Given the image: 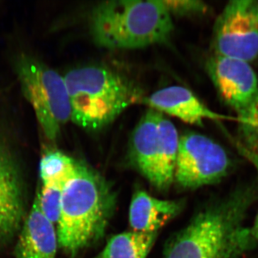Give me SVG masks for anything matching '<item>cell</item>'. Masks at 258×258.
I'll return each mask as SVG.
<instances>
[{
    "label": "cell",
    "mask_w": 258,
    "mask_h": 258,
    "mask_svg": "<svg viewBox=\"0 0 258 258\" xmlns=\"http://www.w3.org/2000/svg\"><path fill=\"white\" fill-rule=\"evenodd\" d=\"M164 5L172 15H192L205 13L208 7L198 0H163Z\"/></svg>",
    "instance_id": "18"
},
{
    "label": "cell",
    "mask_w": 258,
    "mask_h": 258,
    "mask_svg": "<svg viewBox=\"0 0 258 258\" xmlns=\"http://www.w3.org/2000/svg\"><path fill=\"white\" fill-rule=\"evenodd\" d=\"M157 232H123L112 237L95 258H146L157 237Z\"/></svg>",
    "instance_id": "13"
},
{
    "label": "cell",
    "mask_w": 258,
    "mask_h": 258,
    "mask_svg": "<svg viewBox=\"0 0 258 258\" xmlns=\"http://www.w3.org/2000/svg\"><path fill=\"white\" fill-rule=\"evenodd\" d=\"M115 204L106 180L79 161L74 177L64 186L57 221L58 244L71 254L103 237Z\"/></svg>",
    "instance_id": "3"
},
{
    "label": "cell",
    "mask_w": 258,
    "mask_h": 258,
    "mask_svg": "<svg viewBox=\"0 0 258 258\" xmlns=\"http://www.w3.org/2000/svg\"><path fill=\"white\" fill-rule=\"evenodd\" d=\"M181 205L172 200H159L144 191L134 194L129 209V222L134 231L157 232L178 215Z\"/></svg>",
    "instance_id": "12"
},
{
    "label": "cell",
    "mask_w": 258,
    "mask_h": 258,
    "mask_svg": "<svg viewBox=\"0 0 258 258\" xmlns=\"http://www.w3.org/2000/svg\"><path fill=\"white\" fill-rule=\"evenodd\" d=\"M257 16H258V3H257Z\"/></svg>",
    "instance_id": "22"
},
{
    "label": "cell",
    "mask_w": 258,
    "mask_h": 258,
    "mask_svg": "<svg viewBox=\"0 0 258 258\" xmlns=\"http://www.w3.org/2000/svg\"><path fill=\"white\" fill-rule=\"evenodd\" d=\"M62 192V189L44 186L37 192L42 212L54 225L60 217Z\"/></svg>",
    "instance_id": "17"
},
{
    "label": "cell",
    "mask_w": 258,
    "mask_h": 258,
    "mask_svg": "<svg viewBox=\"0 0 258 258\" xmlns=\"http://www.w3.org/2000/svg\"><path fill=\"white\" fill-rule=\"evenodd\" d=\"M232 161L225 149L208 137L196 133L180 137L174 180L186 189L215 184L230 172Z\"/></svg>",
    "instance_id": "6"
},
{
    "label": "cell",
    "mask_w": 258,
    "mask_h": 258,
    "mask_svg": "<svg viewBox=\"0 0 258 258\" xmlns=\"http://www.w3.org/2000/svg\"><path fill=\"white\" fill-rule=\"evenodd\" d=\"M0 131V197L22 198L20 166L6 134Z\"/></svg>",
    "instance_id": "15"
},
{
    "label": "cell",
    "mask_w": 258,
    "mask_h": 258,
    "mask_svg": "<svg viewBox=\"0 0 258 258\" xmlns=\"http://www.w3.org/2000/svg\"><path fill=\"white\" fill-rule=\"evenodd\" d=\"M215 55L251 62L258 56L257 3L231 1L217 18L213 32Z\"/></svg>",
    "instance_id": "7"
},
{
    "label": "cell",
    "mask_w": 258,
    "mask_h": 258,
    "mask_svg": "<svg viewBox=\"0 0 258 258\" xmlns=\"http://www.w3.org/2000/svg\"><path fill=\"white\" fill-rule=\"evenodd\" d=\"M22 198L0 197V242L14 235L23 218Z\"/></svg>",
    "instance_id": "16"
},
{
    "label": "cell",
    "mask_w": 258,
    "mask_h": 258,
    "mask_svg": "<svg viewBox=\"0 0 258 258\" xmlns=\"http://www.w3.org/2000/svg\"><path fill=\"white\" fill-rule=\"evenodd\" d=\"M237 150L254 166L258 174V147H249L237 142Z\"/></svg>",
    "instance_id": "20"
},
{
    "label": "cell",
    "mask_w": 258,
    "mask_h": 258,
    "mask_svg": "<svg viewBox=\"0 0 258 258\" xmlns=\"http://www.w3.org/2000/svg\"><path fill=\"white\" fill-rule=\"evenodd\" d=\"M57 245L55 225L44 215L36 196L20 232L15 258H55Z\"/></svg>",
    "instance_id": "11"
},
{
    "label": "cell",
    "mask_w": 258,
    "mask_h": 258,
    "mask_svg": "<svg viewBox=\"0 0 258 258\" xmlns=\"http://www.w3.org/2000/svg\"><path fill=\"white\" fill-rule=\"evenodd\" d=\"M159 115V112L149 108L134 128L130 142L132 162L158 189H160L159 164L161 154L158 124Z\"/></svg>",
    "instance_id": "10"
},
{
    "label": "cell",
    "mask_w": 258,
    "mask_h": 258,
    "mask_svg": "<svg viewBox=\"0 0 258 258\" xmlns=\"http://www.w3.org/2000/svg\"><path fill=\"white\" fill-rule=\"evenodd\" d=\"M89 29L98 46L134 50L169 41L174 23L163 0H113L93 8Z\"/></svg>",
    "instance_id": "2"
},
{
    "label": "cell",
    "mask_w": 258,
    "mask_h": 258,
    "mask_svg": "<svg viewBox=\"0 0 258 258\" xmlns=\"http://www.w3.org/2000/svg\"><path fill=\"white\" fill-rule=\"evenodd\" d=\"M258 199V185L246 184L204 208L168 245L164 258H242L255 247L244 225Z\"/></svg>",
    "instance_id": "1"
},
{
    "label": "cell",
    "mask_w": 258,
    "mask_h": 258,
    "mask_svg": "<svg viewBox=\"0 0 258 258\" xmlns=\"http://www.w3.org/2000/svg\"><path fill=\"white\" fill-rule=\"evenodd\" d=\"M15 70L42 134L49 142H55L62 127L71 120V104L64 76L29 54L18 56Z\"/></svg>",
    "instance_id": "5"
},
{
    "label": "cell",
    "mask_w": 258,
    "mask_h": 258,
    "mask_svg": "<svg viewBox=\"0 0 258 258\" xmlns=\"http://www.w3.org/2000/svg\"><path fill=\"white\" fill-rule=\"evenodd\" d=\"M64 79L69 95L71 121L91 132L108 126L128 107L142 103L144 98L133 81L103 66L73 69Z\"/></svg>",
    "instance_id": "4"
},
{
    "label": "cell",
    "mask_w": 258,
    "mask_h": 258,
    "mask_svg": "<svg viewBox=\"0 0 258 258\" xmlns=\"http://www.w3.org/2000/svg\"><path fill=\"white\" fill-rule=\"evenodd\" d=\"M79 161L56 149L45 151L40 161L42 186L63 190L74 177Z\"/></svg>",
    "instance_id": "14"
},
{
    "label": "cell",
    "mask_w": 258,
    "mask_h": 258,
    "mask_svg": "<svg viewBox=\"0 0 258 258\" xmlns=\"http://www.w3.org/2000/svg\"><path fill=\"white\" fill-rule=\"evenodd\" d=\"M151 109L161 114L175 117L188 124L203 125L205 120L230 119L212 111L190 90L180 86L159 90L142 101Z\"/></svg>",
    "instance_id": "9"
},
{
    "label": "cell",
    "mask_w": 258,
    "mask_h": 258,
    "mask_svg": "<svg viewBox=\"0 0 258 258\" xmlns=\"http://www.w3.org/2000/svg\"><path fill=\"white\" fill-rule=\"evenodd\" d=\"M236 120H238L241 125L246 131L253 132L254 135L258 134V96L251 103L249 108L246 110L243 114L237 117Z\"/></svg>",
    "instance_id": "19"
},
{
    "label": "cell",
    "mask_w": 258,
    "mask_h": 258,
    "mask_svg": "<svg viewBox=\"0 0 258 258\" xmlns=\"http://www.w3.org/2000/svg\"><path fill=\"white\" fill-rule=\"evenodd\" d=\"M212 82L224 101L243 114L258 96V79L248 62L214 55L208 62Z\"/></svg>",
    "instance_id": "8"
},
{
    "label": "cell",
    "mask_w": 258,
    "mask_h": 258,
    "mask_svg": "<svg viewBox=\"0 0 258 258\" xmlns=\"http://www.w3.org/2000/svg\"><path fill=\"white\" fill-rule=\"evenodd\" d=\"M250 230L251 233H252V235L253 236L254 240L258 241V213L255 219H254L253 225L251 227Z\"/></svg>",
    "instance_id": "21"
}]
</instances>
